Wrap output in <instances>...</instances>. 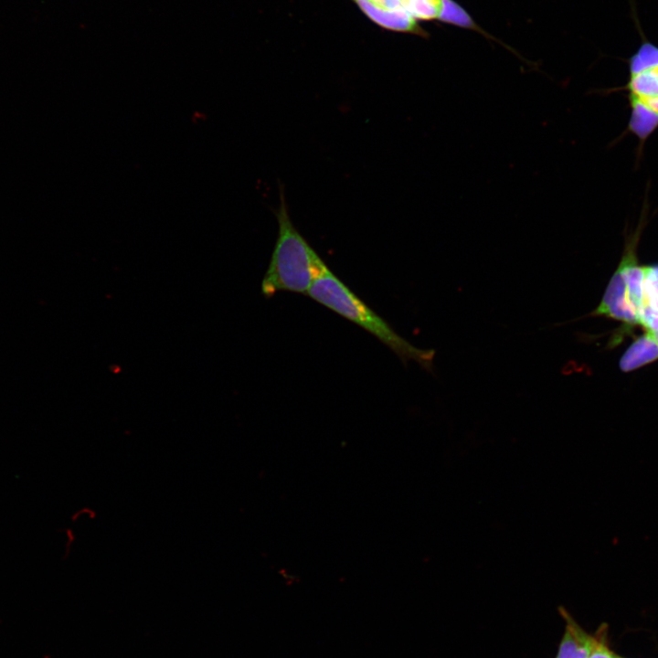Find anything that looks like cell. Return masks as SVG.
I'll return each instance as SVG.
<instances>
[{
    "label": "cell",
    "mask_w": 658,
    "mask_h": 658,
    "mask_svg": "<svg viewBox=\"0 0 658 658\" xmlns=\"http://www.w3.org/2000/svg\"><path fill=\"white\" fill-rule=\"evenodd\" d=\"M307 295L373 334L393 351L406 366L414 361L432 373L435 350L414 346L400 336L380 315L357 297L324 263Z\"/></svg>",
    "instance_id": "1"
},
{
    "label": "cell",
    "mask_w": 658,
    "mask_h": 658,
    "mask_svg": "<svg viewBox=\"0 0 658 658\" xmlns=\"http://www.w3.org/2000/svg\"><path fill=\"white\" fill-rule=\"evenodd\" d=\"M275 216L278 236L262 279L261 292L266 298L279 292L307 294L324 261L294 227L282 188Z\"/></svg>",
    "instance_id": "2"
},
{
    "label": "cell",
    "mask_w": 658,
    "mask_h": 658,
    "mask_svg": "<svg viewBox=\"0 0 658 658\" xmlns=\"http://www.w3.org/2000/svg\"><path fill=\"white\" fill-rule=\"evenodd\" d=\"M358 8L378 27L399 33L424 35V31L407 10L404 0H353Z\"/></svg>",
    "instance_id": "3"
},
{
    "label": "cell",
    "mask_w": 658,
    "mask_h": 658,
    "mask_svg": "<svg viewBox=\"0 0 658 658\" xmlns=\"http://www.w3.org/2000/svg\"><path fill=\"white\" fill-rule=\"evenodd\" d=\"M589 316H603L628 325L641 324L638 313L631 304L621 272L616 269L600 304Z\"/></svg>",
    "instance_id": "4"
},
{
    "label": "cell",
    "mask_w": 658,
    "mask_h": 658,
    "mask_svg": "<svg viewBox=\"0 0 658 658\" xmlns=\"http://www.w3.org/2000/svg\"><path fill=\"white\" fill-rule=\"evenodd\" d=\"M560 610L566 620V629L557 658H588L600 640L588 634L564 609Z\"/></svg>",
    "instance_id": "5"
},
{
    "label": "cell",
    "mask_w": 658,
    "mask_h": 658,
    "mask_svg": "<svg viewBox=\"0 0 658 658\" xmlns=\"http://www.w3.org/2000/svg\"><path fill=\"white\" fill-rule=\"evenodd\" d=\"M658 360V342L646 331L637 337L621 356L619 366L622 372H631Z\"/></svg>",
    "instance_id": "6"
},
{
    "label": "cell",
    "mask_w": 658,
    "mask_h": 658,
    "mask_svg": "<svg viewBox=\"0 0 658 658\" xmlns=\"http://www.w3.org/2000/svg\"><path fill=\"white\" fill-rule=\"evenodd\" d=\"M628 99L631 108L628 130L642 143L658 128V114L641 100L631 96Z\"/></svg>",
    "instance_id": "7"
},
{
    "label": "cell",
    "mask_w": 658,
    "mask_h": 658,
    "mask_svg": "<svg viewBox=\"0 0 658 658\" xmlns=\"http://www.w3.org/2000/svg\"><path fill=\"white\" fill-rule=\"evenodd\" d=\"M623 90L629 96L642 100L658 97V66L642 69L634 74H629V79Z\"/></svg>",
    "instance_id": "8"
},
{
    "label": "cell",
    "mask_w": 658,
    "mask_h": 658,
    "mask_svg": "<svg viewBox=\"0 0 658 658\" xmlns=\"http://www.w3.org/2000/svg\"><path fill=\"white\" fill-rule=\"evenodd\" d=\"M645 314L658 315V264L644 266L640 317Z\"/></svg>",
    "instance_id": "9"
},
{
    "label": "cell",
    "mask_w": 658,
    "mask_h": 658,
    "mask_svg": "<svg viewBox=\"0 0 658 658\" xmlns=\"http://www.w3.org/2000/svg\"><path fill=\"white\" fill-rule=\"evenodd\" d=\"M658 66V46L643 39L628 60L629 74Z\"/></svg>",
    "instance_id": "10"
},
{
    "label": "cell",
    "mask_w": 658,
    "mask_h": 658,
    "mask_svg": "<svg viewBox=\"0 0 658 658\" xmlns=\"http://www.w3.org/2000/svg\"><path fill=\"white\" fill-rule=\"evenodd\" d=\"M438 19L464 28L480 29L469 14L453 0H441V8Z\"/></svg>",
    "instance_id": "11"
},
{
    "label": "cell",
    "mask_w": 658,
    "mask_h": 658,
    "mask_svg": "<svg viewBox=\"0 0 658 658\" xmlns=\"http://www.w3.org/2000/svg\"><path fill=\"white\" fill-rule=\"evenodd\" d=\"M408 12L418 21L439 18L441 0H405Z\"/></svg>",
    "instance_id": "12"
},
{
    "label": "cell",
    "mask_w": 658,
    "mask_h": 658,
    "mask_svg": "<svg viewBox=\"0 0 658 658\" xmlns=\"http://www.w3.org/2000/svg\"><path fill=\"white\" fill-rule=\"evenodd\" d=\"M588 658H621L611 653L602 642L598 645Z\"/></svg>",
    "instance_id": "13"
},
{
    "label": "cell",
    "mask_w": 658,
    "mask_h": 658,
    "mask_svg": "<svg viewBox=\"0 0 658 658\" xmlns=\"http://www.w3.org/2000/svg\"><path fill=\"white\" fill-rule=\"evenodd\" d=\"M639 100H641L642 102H644L651 110H653V111H655L658 114V97L653 98V99H646V100L639 99Z\"/></svg>",
    "instance_id": "14"
},
{
    "label": "cell",
    "mask_w": 658,
    "mask_h": 658,
    "mask_svg": "<svg viewBox=\"0 0 658 658\" xmlns=\"http://www.w3.org/2000/svg\"><path fill=\"white\" fill-rule=\"evenodd\" d=\"M649 332H650V331H649ZM651 333L653 334L654 338H655L656 341L658 342V331L651 332Z\"/></svg>",
    "instance_id": "15"
}]
</instances>
